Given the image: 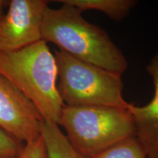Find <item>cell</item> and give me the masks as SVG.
Wrapping results in <instances>:
<instances>
[{
    "label": "cell",
    "mask_w": 158,
    "mask_h": 158,
    "mask_svg": "<svg viewBox=\"0 0 158 158\" xmlns=\"http://www.w3.org/2000/svg\"><path fill=\"white\" fill-rule=\"evenodd\" d=\"M56 2L62 7H48L45 11L42 40L75 58L122 76L127 68V61L107 31L88 22L73 6Z\"/></svg>",
    "instance_id": "1"
},
{
    "label": "cell",
    "mask_w": 158,
    "mask_h": 158,
    "mask_svg": "<svg viewBox=\"0 0 158 158\" xmlns=\"http://www.w3.org/2000/svg\"><path fill=\"white\" fill-rule=\"evenodd\" d=\"M0 75L32 102L43 120L58 123L64 104L57 89L56 59L45 41L0 52Z\"/></svg>",
    "instance_id": "2"
},
{
    "label": "cell",
    "mask_w": 158,
    "mask_h": 158,
    "mask_svg": "<svg viewBox=\"0 0 158 158\" xmlns=\"http://www.w3.org/2000/svg\"><path fill=\"white\" fill-rule=\"evenodd\" d=\"M57 124L65 130L73 147L86 158H94L118 142L135 136L128 108L64 106Z\"/></svg>",
    "instance_id": "3"
},
{
    "label": "cell",
    "mask_w": 158,
    "mask_h": 158,
    "mask_svg": "<svg viewBox=\"0 0 158 158\" xmlns=\"http://www.w3.org/2000/svg\"><path fill=\"white\" fill-rule=\"evenodd\" d=\"M57 89L64 106H111L128 108L122 95L121 75L56 51Z\"/></svg>",
    "instance_id": "4"
},
{
    "label": "cell",
    "mask_w": 158,
    "mask_h": 158,
    "mask_svg": "<svg viewBox=\"0 0 158 158\" xmlns=\"http://www.w3.org/2000/svg\"><path fill=\"white\" fill-rule=\"evenodd\" d=\"M0 16V52L19 50L42 40L41 28L48 1L11 0Z\"/></svg>",
    "instance_id": "5"
},
{
    "label": "cell",
    "mask_w": 158,
    "mask_h": 158,
    "mask_svg": "<svg viewBox=\"0 0 158 158\" xmlns=\"http://www.w3.org/2000/svg\"><path fill=\"white\" fill-rule=\"evenodd\" d=\"M43 121L32 102L0 75V129L26 143L40 136Z\"/></svg>",
    "instance_id": "6"
},
{
    "label": "cell",
    "mask_w": 158,
    "mask_h": 158,
    "mask_svg": "<svg viewBox=\"0 0 158 158\" xmlns=\"http://www.w3.org/2000/svg\"><path fill=\"white\" fill-rule=\"evenodd\" d=\"M147 70L155 88L153 98L143 106L130 103L128 109L133 118L135 137L143 146L147 158H158V53Z\"/></svg>",
    "instance_id": "7"
},
{
    "label": "cell",
    "mask_w": 158,
    "mask_h": 158,
    "mask_svg": "<svg viewBox=\"0 0 158 158\" xmlns=\"http://www.w3.org/2000/svg\"><path fill=\"white\" fill-rule=\"evenodd\" d=\"M40 136L44 142L47 158H86L73 147L58 124L43 120Z\"/></svg>",
    "instance_id": "8"
},
{
    "label": "cell",
    "mask_w": 158,
    "mask_h": 158,
    "mask_svg": "<svg viewBox=\"0 0 158 158\" xmlns=\"http://www.w3.org/2000/svg\"><path fill=\"white\" fill-rule=\"evenodd\" d=\"M80 11L98 10L114 21H121L129 15L137 4L135 0H60Z\"/></svg>",
    "instance_id": "9"
},
{
    "label": "cell",
    "mask_w": 158,
    "mask_h": 158,
    "mask_svg": "<svg viewBox=\"0 0 158 158\" xmlns=\"http://www.w3.org/2000/svg\"><path fill=\"white\" fill-rule=\"evenodd\" d=\"M94 158H147L143 146L135 136L118 142Z\"/></svg>",
    "instance_id": "10"
},
{
    "label": "cell",
    "mask_w": 158,
    "mask_h": 158,
    "mask_svg": "<svg viewBox=\"0 0 158 158\" xmlns=\"http://www.w3.org/2000/svg\"><path fill=\"white\" fill-rule=\"evenodd\" d=\"M24 143L0 129V158H18Z\"/></svg>",
    "instance_id": "11"
},
{
    "label": "cell",
    "mask_w": 158,
    "mask_h": 158,
    "mask_svg": "<svg viewBox=\"0 0 158 158\" xmlns=\"http://www.w3.org/2000/svg\"><path fill=\"white\" fill-rule=\"evenodd\" d=\"M18 158H47L46 149L41 136L34 141L24 143Z\"/></svg>",
    "instance_id": "12"
},
{
    "label": "cell",
    "mask_w": 158,
    "mask_h": 158,
    "mask_svg": "<svg viewBox=\"0 0 158 158\" xmlns=\"http://www.w3.org/2000/svg\"><path fill=\"white\" fill-rule=\"evenodd\" d=\"M7 1H3V0H0V16L4 13V7L7 3Z\"/></svg>",
    "instance_id": "13"
}]
</instances>
